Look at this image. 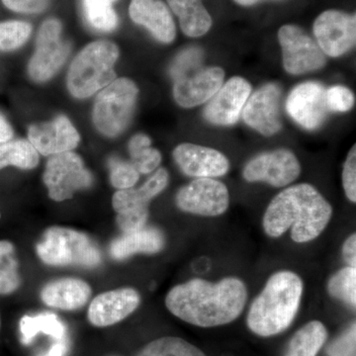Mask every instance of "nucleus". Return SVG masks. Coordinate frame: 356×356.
<instances>
[{
  "label": "nucleus",
  "instance_id": "nucleus-1",
  "mask_svg": "<svg viewBox=\"0 0 356 356\" xmlns=\"http://www.w3.org/2000/svg\"><path fill=\"white\" fill-rule=\"evenodd\" d=\"M247 302V286L238 278H222L215 283L195 278L173 287L166 295L165 306L184 322L213 327L236 320Z\"/></svg>",
  "mask_w": 356,
  "mask_h": 356
},
{
  "label": "nucleus",
  "instance_id": "nucleus-2",
  "mask_svg": "<svg viewBox=\"0 0 356 356\" xmlns=\"http://www.w3.org/2000/svg\"><path fill=\"white\" fill-rule=\"evenodd\" d=\"M332 215L331 204L313 185L300 184L280 192L271 200L262 226L270 238H280L291 228L295 243H309L324 232Z\"/></svg>",
  "mask_w": 356,
  "mask_h": 356
},
{
  "label": "nucleus",
  "instance_id": "nucleus-3",
  "mask_svg": "<svg viewBox=\"0 0 356 356\" xmlns=\"http://www.w3.org/2000/svg\"><path fill=\"white\" fill-rule=\"evenodd\" d=\"M303 291V280L298 274L289 270L274 273L248 311L250 331L264 337L284 332L298 313Z\"/></svg>",
  "mask_w": 356,
  "mask_h": 356
},
{
  "label": "nucleus",
  "instance_id": "nucleus-4",
  "mask_svg": "<svg viewBox=\"0 0 356 356\" xmlns=\"http://www.w3.org/2000/svg\"><path fill=\"white\" fill-rule=\"evenodd\" d=\"M119 57L116 44L97 41L88 44L70 67L67 88L74 97L86 98L114 81V67Z\"/></svg>",
  "mask_w": 356,
  "mask_h": 356
},
{
  "label": "nucleus",
  "instance_id": "nucleus-5",
  "mask_svg": "<svg viewBox=\"0 0 356 356\" xmlns=\"http://www.w3.org/2000/svg\"><path fill=\"white\" fill-rule=\"evenodd\" d=\"M37 254L51 266L95 267L102 261L99 250L81 232L65 227H51L37 245Z\"/></svg>",
  "mask_w": 356,
  "mask_h": 356
},
{
  "label": "nucleus",
  "instance_id": "nucleus-6",
  "mask_svg": "<svg viewBox=\"0 0 356 356\" xmlns=\"http://www.w3.org/2000/svg\"><path fill=\"white\" fill-rule=\"evenodd\" d=\"M138 93L137 86L127 79H116L103 88L93 109V122L98 131L107 137L124 132L132 119Z\"/></svg>",
  "mask_w": 356,
  "mask_h": 356
},
{
  "label": "nucleus",
  "instance_id": "nucleus-7",
  "mask_svg": "<svg viewBox=\"0 0 356 356\" xmlns=\"http://www.w3.org/2000/svg\"><path fill=\"white\" fill-rule=\"evenodd\" d=\"M43 180L49 196L56 202L72 198L76 192L91 186L93 181L92 175L86 170L83 159L72 152L50 156Z\"/></svg>",
  "mask_w": 356,
  "mask_h": 356
},
{
  "label": "nucleus",
  "instance_id": "nucleus-8",
  "mask_svg": "<svg viewBox=\"0 0 356 356\" xmlns=\"http://www.w3.org/2000/svg\"><path fill=\"white\" fill-rule=\"evenodd\" d=\"M278 41L282 50L283 67L293 76L316 72L325 67V55L301 28L284 25L278 31Z\"/></svg>",
  "mask_w": 356,
  "mask_h": 356
},
{
  "label": "nucleus",
  "instance_id": "nucleus-9",
  "mask_svg": "<svg viewBox=\"0 0 356 356\" xmlns=\"http://www.w3.org/2000/svg\"><path fill=\"white\" fill-rule=\"evenodd\" d=\"M177 207L202 217H218L228 210L229 194L226 185L214 178H196L177 192Z\"/></svg>",
  "mask_w": 356,
  "mask_h": 356
},
{
  "label": "nucleus",
  "instance_id": "nucleus-10",
  "mask_svg": "<svg viewBox=\"0 0 356 356\" xmlns=\"http://www.w3.org/2000/svg\"><path fill=\"white\" fill-rule=\"evenodd\" d=\"M60 35L62 24L57 19L46 20L40 28L36 51L29 64V74L34 81H49L69 57L70 44Z\"/></svg>",
  "mask_w": 356,
  "mask_h": 356
},
{
  "label": "nucleus",
  "instance_id": "nucleus-11",
  "mask_svg": "<svg viewBox=\"0 0 356 356\" xmlns=\"http://www.w3.org/2000/svg\"><path fill=\"white\" fill-rule=\"evenodd\" d=\"M316 42L325 55L341 57L355 46L356 16L339 10H327L314 22Z\"/></svg>",
  "mask_w": 356,
  "mask_h": 356
},
{
  "label": "nucleus",
  "instance_id": "nucleus-12",
  "mask_svg": "<svg viewBox=\"0 0 356 356\" xmlns=\"http://www.w3.org/2000/svg\"><path fill=\"white\" fill-rule=\"evenodd\" d=\"M301 165L297 156L281 149L259 154L243 168V178L248 182H266L271 186H287L299 177Z\"/></svg>",
  "mask_w": 356,
  "mask_h": 356
},
{
  "label": "nucleus",
  "instance_id": "nucleus-13",
  "mask_svg": "<svg viewBox=\"0 0 356 356\" xmlns=\"http://www.w3.org/2000/svg\"><path fill=\"white\" fill-rule=\"evenodd\" d=\"M325 93L324 86L316 81L299 84L288 95V114L301 127L316 130L324 123L329 110Z\"/></svg>",
  "mask_w": 356,
  "mask_h": 356
},
{
  "label": "nucleus",
  "instance_id": "nucleus-14",
  "mask_svg": "<svg viewBox=\"0 0 356 356\" xmlns=\"http://www.w3.org/2000/svg\"><path fill=\"white\" fill-rule=\"evenodd\" d=\"M280 86L274 83L266 84L250 95L243 109V119L248 127L266 137L280 132Z\"/></svg>",
  "mask_w": 356,
  "mask_h": 356
},
{
  "label": "nucleus",
  "instance_id": "nucleus-15",
  "mask_svg": "<svg viewBox=\"0 0 356 356\" xmlns=\"http://www.w3.org/2000/svg\"><path fill=\"white\" fill-rule=\"evenodd\" d=\"M252 93V86L243 77L229 79L204 110L206 120L214 125L231 126L238 122Z\"/></svg>",
  "mask_w": 356,
  "mask_h": 356
},
{
  "label": "nucleus",
  "instance_id": "nucleus-16",
  "mask_svg": "<svg viewBox=\"0 0 356 356\" xmlns=\"http://www.w3.org/2000/svg\"><path fill=\"white\" fill-rule=\"evenodd\" d=\"M140 296L133 288H120L103 292L91 302L88 309V321L97 327L118 324L137 310Z\"/></svg>",
  "mask_w": 356,
  "mask_h": 356
},
{
  "label": "nucleus",
  "instance_id": "nucleus-17",
  "mask_svg": "<svg viewBox=\"0 0 356 356\" xmlns=\"http://www.w3.org/2000/svg\"><path fill=\"white\" fill-rule=\"evenodd\" d=\"M222 67H206L175 79L173 96L178 105L192 108L207 102L224 83Z\"/></svg>",
  "mask_w": 356,
  "mask_h": 356
},
{
  "label": "nucleus",
  "instance_id": "nucleus-18",
  "mask_svg": "<svg viewBox=\"0 0 356 356\" xmlns=\"http://www.w3.org/2000/svg\"><path fill=\"white\" fill-rule=\"evenodd\" d=\"M173 159L187 177L214 178L229 172V163L221 152L198 145H179L173 151Z\"/></svg>",
  "mask_w": 356,
  "mask_h": 356
},
{
  "label": "nucleus",
  "instance_id": "nucleus-19",
  "mask_svg": "<svg viewBox=\"0 0 356 356\" xmlns=\"http://www.w3.org/2000/svg\"><path fill=\"white\" fill-rule=\"evenodd\" d=\"M28 136L36 151L49 156L76 149L81 139L76 129L65 116H58L48 123L31 126Z\"/></svg>",
  "mask_w": 356,
  "mask_h": 356
},
{
  "label": "nucleus",
  "instance_id": "nucleus-20",
  "mask_svg": "<svg viewBox=\"0 0 356 356\" xmlns=\"http://www.w3.org/2000/svg\"><path fill=\"white\" fill-rule=\"evenodd\" d=\"M129 14L136 24L146 27L159 42L168 44L175 40V20L168 6L161 0H132Z\"/></svg>",
  "mask_w": 356,
  "mask_h": 356
},
{
  "label": "nucleus",
  "instance_id": "nucleus-21",
  "mask_svg": "<svg viewBox=\"0 0 356 356\" xmlns=\"http://www.w3.org/2000/svg\"><path fill=\"white\" fill-rule=\"evenodd\" d=\"M91 294L92 290L86 281L63 278L44 285L41 291V299L51 308L76 311L88 303Z\"/></svg>",
  "mask_w": 356,
  "mask_h": 356
},
{
  "label": "nucleus",
  "instance_id": "nucleus-22",
  "mask_svg": "<svg viewBox=\"0 0 356 356\" xmlns=\"http://www.w3.org/2000/svg\"><path fill=\"white\" fill-rule=\"evenodd\" d=\"M165 236L159 229L145 227L123 234L110 245V254L116 261H123L134 254H158L165 247Z\"/></svg>",
  "mask_w": 356,
  "mask_h": 356
},
{
  "label": "nucleus",
  "instance_id": "nucleus-23",
  "mask_svg": "<svg viewBox=\"0 0 356 356\" xmlns=\"http://www.w3.org/2000/svg\"><path fill=\"white\" fill-rule=\"evenodd\" d=\"M170 181L165 168H159L140 188L117 191L112 198L113 209L117 213L127 212L138 208L147 207L149 201L165 191Z\"/></svg>",
  "mask_w": 356,
  "mask_h": 356
},
{
  "label": "nucleus",
  "instance_id": "nucleus-24",
  "mask_svg": "<svg viewBox=\"0 0 356 356\" xmlns=\"http://www.w3.org/2000/svg\"><path fill=\"white\" fill-rule=\"evenodd\" d=\"M168 6L179 18L180 28L192 38L204 36L212 26V18L202 0H168Z\"/></svg>",
  "mask_w": 356,
  "mask_h": 356
},
{
  "label": "nucleus",
  "instance_id": "nucleus-25",
  "mask_svg": "<svg viewBox=\"0 0 356 356\" xmlns=\"http://www.w3.org/2000/svg\"><path fill=\"white\" fill-rule=\"evenodd\" d=\"M21 336L23 343L29 344L39 334H48L56 341H64L67 337V327L63 321L53 313L39 314L36 316H24L21 318Z\"/></svg>",
  "mask_w": 356,
  "mask_h": 356
},
{
  "label": "nucleus",
  "instance_id": "nucleus-26",
  "mask_svg": "<svg viewBox=\"0 0 356 356\" xmlns=\"http://www.w3.org/2000/svg\"><path fill=\"white\" fill-rule=\"evenodd\" d=\"M327 339L324 324L312 321L293 336L284 356H317Z\"/></svg>",
  "mask_w": 356,
  "mask_h": 356
},
{
  "label": "nucleus",
  "instance_id": "nucleus-27",
  "mask_svg": "<svg viewBox=\"0 0 356 356\" xmlns=\"http://www.w3.org/2000/svg\"><path fill=\"white\" fill-rule=\"evenodd\" d=\"M38 163V152L29 140H16L0 145V170L9 165L32 170Z\"/></svg>",
  "mask_w": 356,
  "mask_h": 356
},
{
  "label": "nucleus",
  "instance_id": "nucleus-28",
  "mask_svg": "<svg viewBox=\"0 0 356 356\" xmlns=\"http://www.w3.org/2000/svg\"><path fill=\"white\" fill-rule=\"evenodd\" d=\"M151 145V139L144 134L134 136L129 143V153L132 159L131 163L142 175L154 172L161 163V154Z\"/></svg>",
  "mask_w": 356,
  "mask_h": 356
},
{
  "label": "nucleus",
  "instance_id": "nucleus-29",
  "mask_svg": "<svg viewBox=\"0 0 356 356\" xmlns=\"http://www.w3.org/2000/svg\"><path fill=\"white\" fill-rule=\"evenodd\" d=\"M15 248L8 241H0V295H9L20 286Z\"/></svg>",
  "mask_w": 356,
  "mask_h": 356
},
{
  "label": "nucleus",
  "instance_id": "nucleus-30",
  "mask_svg": "<svg viewBox=\"0 0 356 356\" xmlns=\"http://www.w3.org/2000/svg\"><path fill=\"white\" fill-rule=\"evenodd\" d=\"M116 0H83L84 14L91 27L102 32H111L118 24L113 8Z\"/></svg>",
  "mask_w": 356,
  "mask_h": 356
},
{
  "label": "nucleus",
  "instance_id": "nucleus-31",
  "mask_svg": "<svg viewBox=\"0 0 356 356\" xmlns=\"http://www.w3.org/2000/svg\"><path fill=\"white\" fill-rule=\"evenodd\" d=\"M138 356H206L202 350L180 337H165L147 344Z\"/></svg>",
  "mask_w": 356,
  "mask_h": 356
},
{
  "label": "nucleus",
  "instance_id": "nucleus-32",
  "mask_svg": "<svg viewBox=\"0 0 356 356\" xmlns=\"http://www.w3.org/2000/svg\"><path fill=\"white\" fill-rule=\"evenodd\" d=\"M327 290L334 298L355 308L356 305V268L346 266L332 275Z\"/></svg>",
  "mask_w": 356,
  "mask_h": 356
},
{
  "label": "nucleus",
  "instance_id": "nucleus-33",
  "mask_svg": "<svg viewBox=\"0 0 356 356\" xmlns=\"http://www.w3.org/2000/svg\"><path fill=\"white\" fill-rule=\"evenodd\" d=\"M32 27L23 21L0 23V50L13 51L19 48L31 35Z\"/></svg>",
  "mask_w": 356,
  "mask_h": 356
},
{
  "label": "nucleus",
  "instance_id": "nucleus-34",
  "mask_svg": "<svg viewBox=\"0 0 356 356\" xmlns=\"http://www.w3.org/2000/svg\"><path fill=\"white\" fill-rule=\"evenodd\" d=\"M110 180L115 188H132L140 178V173L132 163L120 159H112L109 161Z\"/></svg>",
  "mask_w": 356,
  "mask_h": 356
},
{
  "label": "nucleus",
  "instance_id": "nucleus-35",
  "mask_svg": "<svg viewBox=\"0 0 356 356\" xmlns=\"http://www.w3.org/2000/svg\"><path fill=\"white\" fill-rule=\"evenodd\" d=\"M327 109L334 112H348L355 105V95L346 86H334L325 93Z\"/></svg>",
  "mask_w": 356,
  "mask_h": 356
},
{
  "label": "nucleus",
  "instance_id": "nucleus-36",
  "mask_svg": "<svg viewBox=\"0 0 356 356\" xmlns=\"http://www.w3.org/2000/svg\"><path fill=\"white\" fill-rule=\"evenodd\" d=\"M147 218H149V210L147 207H143L127 211V212L118 213L116 221L119 228L123 234H125L145 228Z\"/></svg>",
  "mask_w": 356,
  "mask_h": 356
},
{
  "label": "nucleus",
  "instance_id": "nucleus-37",
  "mask_svg": "<svg viewBox=\"0 0 356 356\" xmlns=\"http://www.w3.org/2000/svg\"><path fill=\"white\" fill-rule=\"evenodd\" d=\"M202 54L198 49H188L182 51L177 56L170 69L172 76L175 79L178 77L191 74V70L196 69V67L200 64Z\"/></svg>",
  "mask_w": 356,
  "mask_h": 356
},
{
  "label": "nucleus",
  "instance_id": "nucleus-38",
  "mask_svg": "<svg viewBox=\"0 0 356 356\" xmlns=\"http://www.w3.org/2000/svg\"><path fill=\"white\" fill-rule=\"evenodd\" d=\"M356 327L355 323L343 332L341 336L332 341L327 348V356H355L356 353Z\"/></svg>",
  "mask_w": 356,
  "mask_h": 356
},
{
  "label": "nucleus",
  "instance_id": "nucleus-39",
  "mask_svg": "<svg viewBox=\"0 0 356 356\" xmlns=\"http://www.w3.org/2000/svg\"><path fill=\"white\" fill-rule=\"evenodd\" d=\"M343 186L346 197L356 202V149L353 147L348 154L343 170Z\"/></svg>",
  "mask_w": 356,
  "mask_h": 356
},
{
  "label": "nucleus",
  "instance_id": "nucleus-40",
  "mask_svg": "<svg viewBox=\"0 0 356 356\" xmlns=\"http://www.w3.org/2000/svg\"><path fill=\"white\" fill-rule=\"evenodd\" d=\"M50 0H2L10 10L20 13H39L44 10Z\"/></svg>",
  "mask_w": 356,
  "mask_h": 356
},
{
  "label": "nucleus",
  "instance_id": "nucleus-41",
  "mask_svg": "<svg viewBox=\"0 0 356 356\" xmlns=\"http://www.w3.org/2000/svg\"><path fill=\"white\" fill-rule=\"evenodd\" d=\"M343 255L348 266H356V235L353 234L343 243Z\"/></svg>",
  "mask_w": 356,
  "mask_h": 356
},
{
  "label": "nucleus",
  "instance_id": "nucleus-42",
  "mask_svg": "<svg viewBox=\"0 0 356 356\" xmlns=\"http://www.w3.org/2000/svg\"><path fill=\"white\" fill-rule=\"evenodd\" d=\"M69 350V343L67 339L56 341L46 353L41 356H65Z\"/></svg>",
  "mask_w": 356,
  "mask_h": 356
},
{
  "label": "nucleus",
  "instance_id": "nucleus-43",
  "mask_svg": "<svg viewBox=\"0 0 356 356\" xmlns=\"http://www.w3.org/2000/svg\"><path fill=\"white\" fill-rule=\"evenodd\" d=\"M13 128L10 127L6 118L0 114V145L8 142V140L13 139Z\"/></svg>",
  "mask_w": 356,
  "mask_h": 356
},
{
  "label": "nucleus",
  "instance_id": "nucleus-44",
  "mask_svg": "<svg viewBox=\"0 0 356 356\" xmlns=\"http://www.w3.org/2000/svg\"><path fill=\"white\" fill-rule=\"evenodd\" d=\"M236 3L240 4L243 6H252L257 2L261 1V0H234Z\"/></svg>",
  "mask_w": 356,
  "mask_h": 356
},
{
  "label": "nucleus",
  "instance_id": "nucleus-45",
  "mask_svg": "<svg viewBox=\"0 0 356 356\" xmlns=\"http://www.w3.org/2000/svg\"><path fill=\"white\" fill-rule=\"evenodd\" d=\"M0 327H1V320H0Z\"/></svg>",
  "mask_w": 356,
  "mask_h": 356
},
{
  "label": "nucleus",
  "instance_id": "nucleus-46",
  "mask_svg": "<svg viewBox=\"0 0 356 356\" xmlns=\"http://www.w3.org/2000/svg\"><path fill=\"white\" fill-rule=\"evenodd\" d=\"M0 218H1V213H0Z\"/></svg>",
  "mask_w": 356,
  "mask_h": 356
},
{
  "label": "nucleus",
  "instance_id": "nucleus-47",
  "mask_svg": "<svg viewBox=\"0 0 356 356\" xmlns=\"http://www.w3.org/2000/svg\"><path fill=\"white\" fill-rule=\"evenodd\" d=\"M115 356V355H114Z\"/></svg>",
  "mask_w": 356,
  "mask_h": 356
}]
</instances>
